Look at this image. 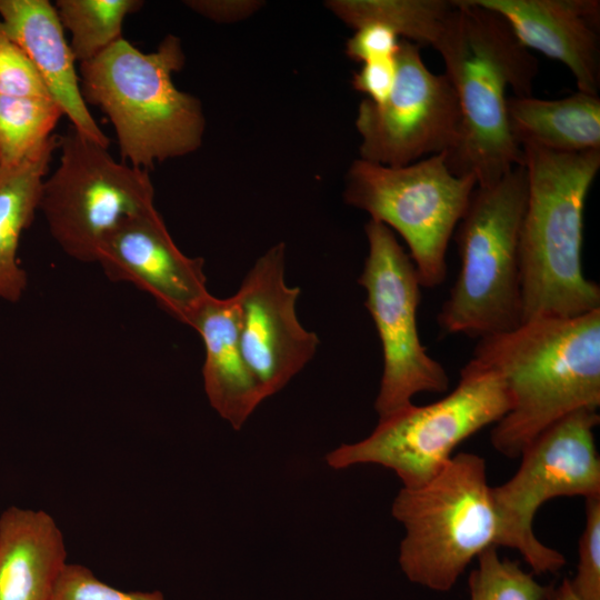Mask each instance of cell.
<instances>
[{"label": "cell", "instance_id": "1", "mask_svg": "<svg viewBox=\"0 0 600 600\" xmlns=\"http://www.w3.org/2000/svg\"><path fill=\"white\" fill-rule=\"evenodd\" d=\"M472 362L497 373L509 411L491 430L502 456L522 450L550 426L600 406V309L572 318H538L478 339Z\"/></svg>", "mask_w": 600, "mask_h": 600}, {"label": "cell", "instance_id": "2", "mask_svg": "<svg viewBox=\"0 0 600 600\" xmlns=\"http://www.w3.org/2000/svg\"><path fill=\"white\" fill-rule=\"evenodd\" d=\"M453 3L434 48L461 114L459 140L446 161L456 176L473 177L477 187H486L523 164L508 123L507 91L532 96L538 62L499 13L473 0Z\"/></svg>", "mask_w": 600, "mask_h": 600}, {"label": "cell", "instance_id": "3", "mask_svg": "<svg viewBox=\"0 0 600 600\" xmlns=\"http://www.w3.org/2000/svg\"><path fill=\"white\" fill-rule=\"evenodd\" d=\"M528 198L520 232L522 322L600 309V287L582 270L583 210L600 150L557 153L523 146Z\"/></svg>", "mask_w": 600, "mask_h": 600}, {"label": "cell", "instance_id": "4", "mask_svg": "<svg viewBox=\"0 0 600 600\" xmlns=\"http://www.w3.org/2000/svg\"><path fill=\"white\" fill-rule=\"evenodd\" d=\"M184 62L181 40L168 34L150 53L121 38L80 63L83 99L109 118L123 163L148 171L201 147L206 130L202 103L172 80Z\"/></svg>", "mask_w": 600, "mask_h": 600}, {"label": "cell", "instance_id": "5", "mask_svg": "<svg viewBox=\"0 0 600 600\" xmlns=\"http://www.w3.org/2000/svg\"><path fill=\"white\" fill-rule=\"evenodd\" d=\"M527 198L523 164L474 188L457 226L460 270L437 317L444 333L481 339L522 323L520 232Z\"/></svg>", "mask_w": 600, "mask_h": 600}, {"label": "cell", "instance_id": "6", "mask_svg": "<svg viewBox=\"0 0 600 600\" xmlns=\"http://www.w3.org/2000/svg\"><path fill=\"white\" fill-rule=\"evenodd\" d=\"M391 513L404 528L401 571L432 591L451 590L473 559L497 547L499 521L486 462L472 452L453 454L418 488L402 487Z\"/></svg>", "mask_w": 600, "mask_h": 600}, {"label": "cell", "instance_id": "7", "mask_svg": "<svg viewBox=\"0 0 600 600\" xmlns=\"http://www.w3.org/2000/svg\"><path fill=\"white\" fill-rule=\"evenodd\" d=\"M510 406L501 378L469 360L450 393L380 418L369 436L339 446L326 462L334 470L378 464L392 470L403 488H418L448 463L462 441L496 424Z\"/></svg>", "mask_w": 600, "mask_h": 600}, {"label": "cell", "instance_id": "8", "mask_svg": "<svg viewBox=\"0 0 600 600\" xmlns=\"http://www.w3.org/2000/svg\"><path fill=\"white\" fill-rule=\"evenodd\" d=\"M477 187L470 176H456L446 152L402 167L357 159L346 178L343 199L401 236L420 283L440 286L447 278L449 241Z\"/></svg>", "mask_w": 600, "mask_h": 600}, {"label": "cell", "instance_id": "9", "mask_svg": "<svg viewBox=\"0 0 600 600\" xmlns=\"http://www.w3.org/2000/svg\"><path fill=\"white\" fill-rule=\"evenodd\" d=\"M598 409H581L537 436L521 452L517 472L491 487L499 521L498 547L517 550L533 574L557 573L564 556L534 534L538 509L558 497L600 496V459L594 428Z\"/></svg>", "mask_w": 600, "mask_h": 600}, {"label": "cell", "instance_id": "10", "mask_svg": "<svg viewBox=\"0 0 600 600\" xmlns=\"http://www.w3.org/2000/svg\"><path fill=\"white\" fill-rule=\"evenodd\" d=\"M59 166L46 178L39 210L70 258L96 263L104 237L124 218L156 208L147 170L117 161L73 128L59 137Z\"/></svg>", "mask_w": 600, "mask_h": 600}, {"label": "cell", "instance_id": "11", "mask_svg": "<svg viewBox=\"0 0 600 600\" xmlns=\"http://www.w3.org/2000/svg\"><path fill=\"white\" fill-rule=\"evenodd\" d=\"M368 256L358 283L377 329L383 368L374 410L380 418L411 406L421 392L443 393L446 369L420 340L418 309L422 287L416 267L393 231L370 219L364 227Z\"/></svg>", "mask_w": 600, "mask_h": 600}, {"label": "cell", "instance_id": "12", "mask_svg": "<svg viewBox=\"0 0 600 600\" xmlns=\"http://www.w3.org/2000/svg\"><path fill=\"white\" fill-rule=\"evenodd\" d=\"M397 77L382 102L363 99L356 118L361 160L402 167L423 156L449 153L458 143L461 114L446 74L424 64L419 46L400 40Z\"/></svg>", "mask_w": 600, "mask_h": 600}, {"label": "cell", "instance_id": "13", "mask_svg": "<svg viewBox=\"0 0 600 600\" xmlns=\"http://www.w3.org/2000/svg\"><path fill=\"white\" fill-rule=\"evenodd\" d=\"M298 287L286 281V244L270 247L233 294L240 344L267 398L282 390L314 357L319 338L298 319Z\"/></svg>", "mask_w": 600, "mask_h": 600}, {"label": "cell", "instance_id": "14", "mask_svg": "<svg viewBox=\"0 0 600 600\" xmlns=\"http://www.w3.org/2000/svg\"><path fill=\"white\" fill-rule=\"evenodd\" d=\"M96 263L111 281L136 286L186 326L211 294L203 259L177 247L157 208L121 220L101 242Z\"/></svg>", "mask_w": 600, "mask_h": 600}, {"label": "cell", "instance_id": "15", "mask_svg": "<svg viewBox=\"0 0 600 600\" xmlns=\"http://www.w3.org/2000/svg\"><path fill=\"white\" fill-rule=\"evenodd\" d=\"M499 13L527 48L562 62L578 91L600 87V2L596 0H473Z\"/></svg>", "mask_w": 600, "mask_h": 600}, {"label": "cell", "instance_id": "16", "mask_svg": "<svg viewBox=\"0 0 600 600\" xmlns=\"http://www.w3.org/2000/svg\"><path fill=\"white\" fill-rule=\"evenodd\" d=\"M0 20L24 50L72 128L109 147L83 99L76 59L56 8L48 0H0Z\"/></svg>", "mask_w": 600, "mask_h": 600}, {"label": "cell", "instance_id": "17", "mask_svg": "<svg viewBox=\"0 0 600 600\" xmlns=\"http://www.w3.org/2000/svg\"><path fill=\"white\" fill-rule=\"evenodd\" d=\"M204 347L202 379L210 406L233 429L240 430L267 399L243 356L236 299L210 294L189 324Z\"/></svg>", "mask_w": 600, "mask_h": 600}, {"label": "cell", "instance_id": "18", "mask_svg": "<svg viewBox=\"0 0 600 600\" xmlns=\"http://www.w3.org/2000/svg\"><path fill=\"white\" fill-rule=\"evenodd\" d=\"M67 556L50 513L7 508L0 514V600H51Z\"/></svg>", "mask_w": 600, "mask_h": 600}, {"label": "cell", "instance_id": "19", "mask_svg": "<svg viewBox=\"0 0 600 600\" xmlns=\"http://www.w3.org/2000/svg\"><path fill=\"white\" fill-rule=\"evenodd\" d=\"M510 132L518 144L557 153L600 150V99L577 91L557 100L510 96Z\"/></svg>", "mask_w": 600, "mask_h": 600}, {"label": "cell", "instance_id": "20", "mask_svg": "<svg viewBox=\"0 0 600 600\" xmlns=\"http://www.w3.org/2000/svg\"><path fill=\"white\" fill-rule=\"evenodd\" d=\"M59 137L52 134L21 162L0 166V300L19 301L28 277L18 259L20 238L39 210L42 186Z\"/></svg>", "mask_w": 600, "mask_h": 600}, {"label": "cell", "instance_id": "21", "mask_svg": "<svg viewBox=\"0 0 600 600\" xmlns=\"http://www.w3.org/2000/svg\"><path fill=\"white\" fill-rule=\"evenodd\" d=\"M326 7L354 30L381 24L400 39L436 48L454 9L446 0H329Z\"/></svg>", "mask_w": 600, "mask_h": 600}, {"label": "cell", "instance_id": "22", "mask_svg": "<svg viewBox=\"0 0 600 600\" xmlns=\"http://www.w3.org/2000/svg\"><path fill=\"white\" fill-rule=\"evenodd\" d=\"M141 0H58L59 20L70 32L76 61L92 60L122 38L127 16L139 11Z\"/></svg>", "mask_w": 600, "mask_h": 600}, {"label": "cell", "instance_id": "23", "mask_svg": "<svg viewBox=\"0 0 600 600\" xmlns=\"http://www.w3.org/2000/svg\"><path fill=\"white\" fill-rule=\"evenodd\" d=\"M62 116L52 99L0 94V166L24 160L52 136Z\"/></svg>", "mask_w": 600, "mask_h": 600}, {"label": "cell", "instance_id": "24", "mask_svg": "<svg viewBox=\"0 0 600 600\" xmlns=\"http://www.w3.org/2000/svg\"><path fill=\"white\" fill-rule=\"evenodd\" d=\"M469 600H543L547 586L519 562L500 557L490 547L477 558V567L468 578Z\"/></svg>", "mask_w": 600, "mask_h": 600}, {"label": "cell", "instance_id": "25", "mask_svg": "<svg viewBox=\"0 0 600 600\" xmlns=\"http://www.w3.org/2000/svg\"><path fill=\"white\" fill-rule=\"evenodd\" d=\"M0 94L52 99L38 70L1 20Z\"/></svg>", "mask_w": 600, "mask_h": 600}, {"label": "cell", "instance_id": "26", "mask_svg": "<svg viewBox=\"0 0 600 600\" xmlns=\"http://www.w3.org/2000/svg\"><path fill=\"white\" fill-rule=\"evenodd\" d=\"M570 583L582 600H600V496L586 499V521L578 544V564Z\"/></svg>", "mask_w": 600, "mask_h": 600}, {"label": "cell", "instance_id": "27", "mask_svg": "<svg viewBox=\"0 0 600 600\" xmlns=\"http://www.w3.org/2000/svg\"><path fill=\"white\" fill-rule=\"evenodd\" d=\"M51 600H166L160 591H122L101 581L86 566L67 563Z\"/></svg>", "mask_w": 600, "mask_h": 600}, {"label": "cell", "instance_id": "28", "mask_svg": "<svg viewBox=\"0 0 600 600\" xmlns=\"http://www.w3.org/2000/svg\"><path fill=\"white\" fill-rule=\"evenodd\" d=\"M400 38L381 24H366L347 41V56L362 63L396 57Z\"/></svg>", "mask_w": 600, "mask_h": 600}, {"label": "cell", "instance_id": "29", "mask_svg": "<svg viewBox=\"0 0 600 600\" xmlns=\"http://www.w3.org/2000/svg\"><path fill=\"white\" fill-rule=\"evenodd\" d=\"M397 77L396 57L362 63L352 78L354 90L366 93L367 99L382 102L390 94Z\"/></svg>", "mask_w": 600, "mask_h": 600}, {"label": "cell", "instance_id": "30", "mask_svg": "<svg viewBox=\"0 0 600 600\" xmlns=\"http://www.w3.org/2000/svg\"><path fill=\"white\" fill-rule=\"evenodd\" d=\"M183 3L196 13L218 23L244 20L264 4L258 0H188Z\"/></svg>", "mask_w": 600, "mask_h": 600}, {"label": "cell", "instance_id": "31", "mask_svg": "<svg viewBox=\"0 0 600 600\" xmlns=\"http://www.w3.org/2000/svg\"><path fill=\"white\" fill-rule=\"evenodd\" d=\"M543 600H582L572 589L570 579H562L557 584L547 586Z\"/></svg>", "mask_w": 600, "mask_h": 600}]
</instances>
